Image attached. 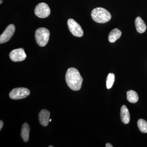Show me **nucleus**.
<instances>
[{"label":"nucleus","instance_id":"f257e3e1","mask_svg":"<svg viewBox=\"0 0 147 147\" xmlns=\"http://www.w3.org/2000/svg\"><path fill=\"white\" fill-rule=\"evenodd\" d=\"M65 81L71 90L78 91L82 88L83 79L76 68L71 67L67 69L66 73Z\"/></svg>","mask_w":147,"mask_h":147},{"label":"nucleus","instance_id":"f03ea898","mask_svg":"<svg viewBox=\"0 0 147 147\" xmlns=\"http://www.w3.org/2000/svg\"><path fill=\"white\" fill-rule=\"evenodd\" d=\"M92 18L96 22L104 24L110 21L111 15L110 12L105 9L96 7L92 11Z\"/></svg>","mask_w":147,"mask_h":147},{"label":"nucleus","instance_id":"7ed1b4c3","mask_svg":"<svg viewBox=\"0 0 147 147\" xmlns=\"http://www.w3.org/2000/svg\"><path fill=\"white\" fill-rule=\"evenodd\" d=\"M50 33L47 29L39 28L36 31V40L38 45L40 47H44L47 45L50 38Z\"/></svg>","mask_w":147,"mask_h":147},{"label":"nucleus","instance_id":"20e7f679","mask_svg":"<svg viewBox=\"0 0 147 147\" xmlns=\"http://www.w3.org/2000/svg\"><path fill=\"white\" fill-rule=\"evenodd\" d=\"M30 93V91L26 88H16L11 90L9 93V96L13 100H18L28 97Z\"/></svg>","mask_w":147,"mask_h":147},{"label":"nucleus","instance_id":"39448f33","mask_svg":"<svg viewBox=\"0 0 147 147\" xmlns=\"http://www.w3.org/2000/svg\"><path fill=\"white\" fill-rule=\"evenodd\" d=\"M67 25L69 31L74 36L81 37L84 35V31L82 27L74 19H68Z\"/></svg>","mask_w":147,"mask_h":147},{"label":"nucleus","instance_id":"423d86ee","mask_svg":"<svg viewBox=\"0 0 147 147\" xmlns=\"http://www.w3.org/2000/svg\"><path fill=\"white\" fill-rule=\"evenodd\" d=\"M50 9L49 6L44 3H40L36 7L34 13L40 18H45L50 15Z\"/></svg>","mask_w":147,"mask_h":147},{"label":"nucleus","instance_id":"0eeeda50","mask_svg":"<svg viewBox=\"0 0 147 147\" xmlns=\"http://www.w3.org/2000/svg\"><path fill=\"white\" fill-rule=\"evenodd\" d=\"M9 58L12 61L20 62L24 61L26 58V55L23 48H18L11 51L9 54Z\"/></svg>","mask_w":147,"mask_h":147},{"label":"nucleus","instance_id":"6e6552de","mask_svg":"<svg viewBox=\"0 0 147 147\" xmlns=\"http://www.w3.org/2000/svg\"><path fill=\"white\" fill-rule=\"evenodd\" d=\"M15 31V26L13 24L8 26L0 36V43L2 44L8 41L13 36Z\"/></svg>","mask_w":147,"mask_h":147},{"label":"nucleus","instance_id":"1a4fd4ad","mask_svg":"<svg viewBox=\"0 0 147 147\" xmlns=\"http://www.w3.org/2000/svg\"><path fill=\"white\" fill-rule=\"evenodd\" d=\"M50 114L47 110L43 109L38 114V119L40 123L42 126L46 127L48 125L50 122Z\"/></svg>","mask_w":147,"mask_h":147},{"label":"nucleus","instance_id":"9d476101","mask_svg":"<svg viewBox=\"0 0 147 147\" xmlns=\"http://www.w3.org/2000/svg\"><path fill=\"white\" fill-rule=\"evenodd\" d=\"M121 118L124 124H128L130 121V115L129 111L125 105L122 106L121 109Z\"/></svg>","mask_w":147,"mask_h":147},{"label":"nucleus","instance_id":"9b49d317","mask_svg":"<svg viewBox=\"0 0 147 147\" xmlns=\"http://www.w3.org/2000/svg\"><path fill=\"white\" fill-rule=\"evenodd\" d=\"M135 25L137 31L139 33H143L146 30V26L141 17L138 16L135 20Z\"/></svg>","mask_w":147,"mask_h":147},{"label":"nucleus","instance_id":"f8f14e48","mask_svg":"<svg viewBox=\"0 0 147 147\" xmlns=\"http://www.w3.org/2000/svg\"><path fill=\"white\" fill-rule=\"evenodd\" d=\"M122 32L118 28L113 29L109 33L108 35V40L110 42H115L120 38Z\"/></svg>","mask_w":147,"mask_h":147},{"label":"nucleus","instance_id":"ddd939ff","mask_svg":"<svg viewBox=\"0 0 147 147\" xmlns=\"http://www.w3.org/2000/svg\"><path fill=\"white\" fill-rule=\"evenodd\" d=\"M30 128L29 125L27 123H24L22 125L21 130V137L25 142L28 141Z\"/></svg>","mask_w":147,"mask_h":147},{"label":"nucleus","instance_id":"4468645a","mask_svg":"<svg viewBox=\"0 0 147 147\" xmlns=\"http://www.w3.org/2000/svg\"><path fill=\"white\" fill-rule=\"evenodd\" d=\"M127 98L129 102L135 103L138 101L139 96L136 92L130 90L127 92Z\"/></svg>","mask_w":147,"mask_h":147},{"label":"nucleus","instance_id":"2eb2a0df","mask_svg":"<svg viewBox=\"0 0 147 147\" xmlns=\"http://www.w3.org/2000/svg\"><path fill=\"white\" fill-rule=\"evenodd\" d=\"M137 125L139 130L144 133H147V122L143 119H140L137 121Z\"/></svg>","mask_w":147,"mask_h":147},{"label":"nucleus","instance_id":"dca6fc26","mask_svg":"<svg viewBox=\"0 0 147 147\" xmlns=\"http://www.w3.org/2000/svg\"><path fill=\"white\" fill-rule=\"evenodd\" d=\"M115 80V74L113 73H109L106 79V86L108 89L111 88L113 86Z\"/></svg>","mask_w":147,"mask_h":147},{"label":"nucleus","instance_id":"f3484780","mask_svg":"<svg viewBox=\"0 0 147 147\" xmlns=\"http://www.w3.org/2000/svg\"><path fill=\"white\" fill-rule=\"evenodd\" d=\"M3 126V122L2 120H1L0 121V130H1Z\"/></svg>","mask_w":147,"mask_h":147},{"label":"nucleus","instance_id":"a211bd4d","mask_svg":"<svg viewBox=\"0 0 147 147\" xmlns=\"http://www.w3.org/2000/svg\"><path fill=\"white\" fill-rule=\"evenodd\" d=\"M105 146L106 147H113V146L111 144H110V143H107L106 145H105Z\"/></svg>","mask_w":147,"mask_h":147},{"label":"nucleus","instance_id":"6ab92c4d","mask_svg":"<svg viewBox=\"0 0 147 147\" xmlns=\"http://www.w3.org/2000/svg\"><path fill=\"white\" fill-rule=\"evenodd\" d=\"M3 3V0H1V2H0V4H1L2 3Z\"/></svg>","mask_w":147,"mask_h":147},{"label":"nucleus","instance_id":"aec40b11","mask_svg":"<svg viewBox=\"0 0 147 147\" xmlns=\"http://www.w3.org/2000/svg\"><path fill=\"white\" fill-rule=\"evenodd\" d=\"M54 146H49V147H53Z\"/></svg>","mask_w":147,"mask_h":147},{"label":"nucleus","instance_id":"412c9836","mask_svg":"<svg viewBox=\"0 0 147 147\" xmlns=\"http://www.w3.org/2000/svg\"><path fill=\"white\" fill-rule=\"evenodd\" d=\"M51 121H52V119H50V122Z\"/></svg>","mask_w":147,"mask_h":147}]
</instances>
